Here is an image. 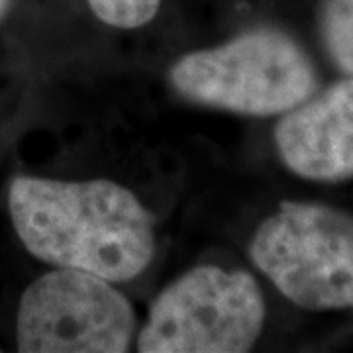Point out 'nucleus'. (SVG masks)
<instances>
[{"instance_id": "obj_1", "label": "nucleus", "mask_w": 353, "mask_h": 353, "mask_svg": "<svg viewBox=\"0 0 353 353\" xmlns=\"http://www.w3.org/2000/svg\"><path fill=\"white\" fill-rule=\"evenodd\" d=\"M8 208L26 250L110 283L136 279L155 252L153 220L126 187L94 179H14Z\"/></svg>"}, {"instance_id": "obj_2", "label": "nucleus", "mask_w": 353, "mask_h": 353, "mask_svg": "<svg viewBox=\"0 0 353 353\" xmlns=\"http://www.w3.org/2000/svg\"><path fill=\"white\" fill-rule=\"evenodd\" d=\"M173 87L190 101L252 116L285 114L318 90L308 53L279 30H252L212 50L185 55Z\"/></svg>"}, {"instance_id": "obj_3", "label": "nucleus", "mask_w": 353, "mask_h": 353, "mask_svg": "<svg viewBox=\"0 0 353 353\" xmlns=\"http://www.w3.org/2000/svg\"><path fill=\"white\" fill-rule=\"evenodd\" d=\"M290 303L306 310L353 308V216L312 202H283L250 245Z\"/></svg>"}, {"instance_id": "obj_4", "label": "nucleus", "mask_w": 353, "mask_h": 353, "mask_svg": "<svg viewBox=\"0 0 353 353\" xmlns=\"http://www.w3.org/2000/svg\"><path fill=\"white\" fill-rule=\"evenodd\" d=\"M265 301L245 271L196 267L155 299L141 330V353H243L257 341Z\"/></svg>"}, {"instance_id": "obj_5", "label": "nucleus", "mask_w": 353, "mask_h": 353, "mask_svg": "<svg viewBox=\"0 0 353 353\" xmlns=\"http://www.w3.org/2000/svg\"><path fill=\"white\" fill-rule=\"evenodd\" d=\"M134 330V310L110 281L59 267L22 294L16 341L24 353H122Z\"/></svg>"}, {"instance_id": "obj_6", "label": "nucleus", "mask_w": 353, "mask_h": 353, "mask_svg": "<svg viewBox=\"0 0 353 353\" xmlns=\"http://www.w3.org/2000/svg\"><path fill=\"white\" fill-rule=\"evenodd\" d=\"M275 143L294 175L328 183L352 179L353 75L285 112Z\"/></svg>"}, {"instance_id": "obj_7", "label": "nucleus", "mask_w": 353, "mask_h": 353, "mask_svg": "<svg viewBox=\"0 0 353 353\" xmlns=\"http://www.w3.org/2000/svg\"><path fill=\"white\" fill-rule=\"evenodd\" d=\"M320 34L334 65L353 75V0H324Z\"/></svg>"}, {"instance_id": "obj_8", "label": "nucleus", "mask_w": 353, "mask_h": 353, "mask_svg": "<svg viewBox=\"0 0 353 353\" xmlns=\"http://www.w3.org/2000/svg\"><path fill=\"white\" fill-rule=\"evenodd\" d=\"M88 6L104 24L132 30L152 22L161 0H88Z\"/></svg>"}, {"instance_id": "obj_9", "label": "nucleus", "mask_w": 353, "mask_h": 353, "mask_svg": "<svg viewBox=\"0 0 353 353\" xmlns=\"http://www.w3.org/2000/svg\"><path fill=\"white\" fill-rule=\"evenodd\" d=\"M10 2H12V0H0V18L8 12V8H10Z\"/></svg>"}]
</instances>
